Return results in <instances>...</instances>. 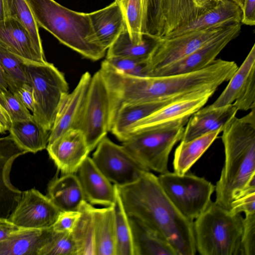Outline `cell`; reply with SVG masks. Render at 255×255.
Wrapping results in <instances>:
<instances>
[{
    "label": "cell",
    "instance_id": "cell-1",
    "mask_svg": "<svg viewBox=\"0 0 255 255\" xmlns=\"http://www.w3.org/2000/svg\"><path fill=\"white\" fill-rule=\"evenodd\" d=\"M238 68L234 61L216 59L202 69L167 76H131L117 72L105 64L101 65L100 71L109 88L115 115L124 104L213 95L221 85L229 81Z\"/></svg>",
    "mask_w": 255,
    "mask_h": 255
},
{
    "label": "cell",
    "instance_id": "cell-2",
    "mask_svg": "<svg viewBox=\"0 0 255 255\" xmlns=\"http://www.w3.org/2000/svg\"><path fill=\"white\" fill-rule=\"evenodd\" d=\"M116 187L128 217L160 234L177 255H195L193 221L185 217L173 205L159 184L157 176L146 171L135 182Z\"/></svg>",
    "mask_w": 255,
    "mask_h": 255
},
{
    "label": "cell",
    "instance_id": "cell-3",
    "mask_svg": "<svg viewBox=\"0 0 255 255\" xmlns=\"http://www.w3.org/2000/svg\"><path fill=\"white\" fill-rule=\"evenodd\" d=\"M222 132L225 160L215 186V203L230 211L236 198L255 187V108L243 117L233 118Z\"/></svg>",
    "mask_w": 255,
    "mask_h": 255
},
{
    "label": "cell",
    "instance_id": "cell-4",
    "mask_svg": "<svg viewBox=\"0 0 255 255\" xmlns=\"http://www.w3.org/2000/svg\"><path fill=\"white\" fill-rule=\"evenodd\" d=\"M38 26L60 42L93 61L103 58L106 50L98 42L89 13L69 9L54 0H26Z\"/></svg>",
    "mask_w": 255,
    "mask_h": 255
},
{
    "label": "cell",
    "instance_id": "cell-5",
    "mask_svg": "<svg viewBox=\"0 0 255 255\" xmlns=\"http://www.w3.org/2000/svg\"><path fill=\"white\" fill-rule=\"evenodd\" d=\"M244 218L211 202L193 222L197 251L202 255H244Z\"/></svg>",
    "mask_w": 255,
    "mask_h": 255
},
{
    "label": "cell",
    "instance_id": "cell-6",
    "mask_svg": "<svg viewBox=\"0 0 255 255\" xmlns=\"http://www.w3.org/2000/svg\"><path fill=\"white\" fill-rule=\"evenodd\" d=\"M190 117H185L131 132L122 145L141 165L160 174L168 172L169 154L181 140Z\"/></svg>",
    "mask_w": 255,
    "mask_h": 255
},
{
    "label": "cell",
    "instance_id": "cell-7",
    "mask_svg": "<svg viewBox=\"0 0 255 255\" xmlns=\"http://www.w3.org/2000/svg\"><path fill=\"white\" fill-rule=\"evenodd\" d=\"M24 63L26 83L33 91V119L50 131L59 107L68 94V84L64 74L52 63Z\"/></svg>",
    "mask_w": 255,
    "mask_h": 255
},
{
    "label": "cell",
    "instance_id": "cell-8",
    "mask_svg": "<svg viewBox=\"0 0 255 255\" xmlns=\"http://www.w3.org/2000/svg\"><path fill=\"white\" fill-rule=\"evenodd\" d=\"M113 115L111 96L100 70L91 77L86 99L75 128L83 133L90 152L111 130Z\"/></svg>",
    "mask_w": 255,
    "mask_h": 255
},
{
    "label": "cell",
    "instance_id": "cell-9",
    "mask_svg": "<svg viewBox=\"0 0 255 255\" xmlns=\"http://www.w3.org/2000/svg\"><path fill=\"white\" fill-rule=\"evenodd\" d=\"M161 188L173 205L187 218H198L212 202L215 186L204 178L169 171L157 176Z\"/></svg>",
    "mask_w": 255,
    "mask_h": 255
},
{
    "label": "cell",
    "instance_id": "cell-10",
    "mask_svg": "<svg viewBox=\"0 0 255 255\" xmlns=\"http://www.w3.org/2000/svg\"><path fill=\"white\" fill-rule=\"evenodd\" d=\"M227 26L193 31L170 37L154 36L155 44L146 61V77L192 53L220 35Z\"/></svg>",
    "mask_w": 255,
    "mask_h": 255
},
{
    "label": "cell",
    "instance_id": "cell-11",
    "mask_svg": "<svg viewBox=\"0 0 255 255\" xmlns=\"http://www.w3.org/2000/svg\"><path fill=\"white\" fill-rule=\"evenodd\" d=\"M92 160L99 171L117 186L132 184L149 170L138 163L122 145L105 136L98 143Z\"/></svg>",
    "mask_w": 255,
    "mask_h": 255
},
{
    "label": "cell",
    "instance_id": "cell-12",
    "mask_svg": "<svg viewBox=\"0 0 255 255\" xmlns=\"http://www.w3.org/2000/svg\"><path fill=\"white\" fill-rule=\"evenodd\" d=\"M60 212L47 195L32 188L22 192L8 219L20 228L45 229L52 227Z\"/></svg>",
    "mask_w": 255,
    "mask_h": 255
},
{
    "label": "cell",
    "instance_id": "cell-13",
    "mask_svg": "<svg viewBox=\"0 0 255 255\" xmlns=\"http://www.w3.org/2000/svg\"><path fill=\"white\" fill-rule=\"evenodd\" d=\"M242 24L228 25L218 36L189 55L154 71L150 77L190 73L202 69L213 62L223 49L241 32Z\"/></svg>",
    "mask_w": 255,
    "mask_h": 255
},
{
    "label": "cell",
    "instance_id": "cell-14",
    "mask_svg": "<svg viewBox=\"0 0 255 255\" xmlns=\"http://www.w3.org/2000/svg\"><path fill=\"white\" fill-rule=\"evenodd\" d=\"M218 98L209 105L216 108L234 104L239 110L255 108V44Z\"/></svg>",
    "mask_w": 255,
    "mask_h": 255
},
{
    "label": "cell",
    "instance_id": "cell-15",
    "mask_svg": "<svg viewBox=\"0 0 255 255\" xmlns=\"http://www.w3.org/2000/svg\"><path fill=\"white\" fill-rule=\"evenodd\" d=\"M50 158L63 174H76L90 152L81 130L71 128L48 144Z\"/></svg>",
    "mask_w": 255,
    "mask_h": 255
},
{
    "label": "cell",
    "instance_id": "cell-16",
    "mask_svg": "<svg viewBox=\"0 0 255 255\" xmlns=\"http://www.w3.org/2000/svg\"><path fill=\"white\" fill-rule=\"evenodd\" d=\"M27 152L9 134L0 137V217L8 218L22 192L13 186L10 172L14 161Z\"/></svg>",
    "mask_w": 255,
    "mask_h": 255
},
{
    "label": "cell",
    "instance_id": "cell-17",
    "mask_svg": "<svg viewBox=\"0 0 255 255\" xmlns=\"http://www.w3.org/2000/svg\"><path fill=\"white\" fill-rule=\"evenodd\" d=\"M0 47L16 56L23 62H47L45 55L37 50L26 29L11 17L0 21Z\"/></svg>",
    "mask_w": 255,
    "mask_h": 255
},
{
    "label": "cell",
    "instance_id": "cell-18",
    "mask_svg": "<svg viewBox=\"0 0 255 255\" xmlns=\"http://www.w3.org/2000/svg\"><path fill=\"white\" fill-rule=\"evenodd\" d=\"M241 8L232 0H217L197 18L164 37H173L193 31L241 22Z\"/></svg>",
    "mask_w": 255,
    "mask_h": 255
},
{
    "label": "cell",
    "instance_id": "cell-19",
    "mask_svg": "<svg viewBox=\"0 0 255 255\" xmlns=\"http://www.w3.org/2000/svg\"><path fill=\"white\" fill-rule=\"evenodd\" d=\"M77 177L85 200L91 205L105 207L113 205L116 199V186L99 171L88 156L80 166Z\"/></svg>",
    "mask_w": 255,
    "mask_h": 255
},
{
    "label": "cell",
    "instance_id": "cell-20",
    "mask_svg": "<svg viewBox=\"0 0 255 255\" xmlns=\"http://www.w3.org/2000/svg\"><path fill=\"white\" fill-rule=\"evenodd\" d=\"M88 72L81 77L78 84L63 100L50 130L48 143L71 128H75L86 99L91 79Z\"/></svg>",
    "mask_w": 255,
    "mask_h": 255
},
{
    "label": "cell",
    "instance_id": "cell-21",
    "mask_svg": "<svg viewBox=\"0 0 255 255\" xmlns=\"http://www.w3.org/2000/svg\"><path fill=\"white\" fill-rule=\"evenodd\" d=\"M238 111L234 104L216 108L202 107L189 118L181 141L187 142L217 130L222 131Z\"/></svg>",
    "mask_w": 255,
    "mask_h": 255
},
{
    "label": "cell",
    "instance_id": "cell-22",
    "mask_svg": "<svg viewBox=\"0 0 255 255\" xmlns=\"http://www.w3.org/2000/svg\"><path fill=\"white\" fill-rule=\"evenodd\" d=\"M215 2L212 0H163V27L161 37L193 21Z\"/></svg>",
    "mask_w": 255,
    "mask_h": 255
},
{
    "label": "cell",
    "instance_id": "cell-23",
    "mask_svg": "<svg viewBox=\"0 0 255 255\" xmlns=\"http://www.w3.org/2000/svg\"><path fill=\"white\" fill-rule=\"evenodd\" d=\"M185 99L123 104L116 113L110 131L122 142L127 138L134 124L170 104Z\"/></svg>",
    "mask_w": 255,
    "mask_h": 255
},
{
    "label": "cell",
    "instance_id": "cell-24",
    "mask_svg": "<svg viewBox=\"0 0 255 255\" xmlns=\"http://www.w3.org/2000/svg\"><path fill=\"white\" fill-rule=\"evenodd\" d=\"M89 15L98 42L107 50L126 26L120 5L115 1Z\"/></svg>",
    "mask_w": 255,
    "mask_h": 255
},
{
    "label": "cell",
    "instance_id": "cell-25",
    "mask_svg": "<svg viewBox=\"0 0 255 255\" xmlns=\"http://www.w3.org/2000/svg\"><path fill=\"white\" fill-rule=\"evenodd\" d=\"M212 96L207 95L199 98L180 100L170 104L134 124L129 130L128 136L131 132L138 130L177 119L191 117L203 107Z\"/></svg>",
    "mask_w": 255,
    "mask_h": 255
},
{
    "label": "cell",
    "instance_id": "cell-26",
    "mask_svg": "<svg viewBox=\"0 0 255 255\" xmlns=\"http://www.w3.org/2000/svg\"><path fill=\"white\" fill-rule=\"evenodd\" d=\"M52 232V227L22 228L0 242V255H37Z\"/></svg>",
    "mask_w": 255,
    "mask_h": 255
},
{
    "label": "cell",
    "instance_id": "cell-27",
    "mask_svg": "<svg viewBox=\"0 0 255 255\" xmlns=\"http://www.w3.org/2000/svg\"><path fill=\"white\" fill-rule=\"evenodd\" d=\"M47 196L60 211H79L85 200L76 174L53 178L48 185Z\"/></svg>",
    "mask_w": 255,
    "mask_h": 255
},
{
    "label": "cell",
    "instance_id": "cell-28",
    "mask_svg": "<svg viewBox=\"0 0 255 255\" xmlns=\"http://www.w3.org/2000/svg\"><path fill=\"white\" fill-rule=\"evenodd\" d=\"M133 255H177L171 245L158 232L141 221L128 217Z\"/></svg>",
    "mask_w": 255,
    "mask_h": 255
},
{
    "label": "cell",
    "instance_id": "cell-29",
    "mask_svg": "<svg viewBox=\"0 0 255 255\" xmlns=\"http://www.w3.org/2000/svg\"><path fill=\"white\" fill-rule=\"evenodd\" d=\"M95 255H116V229L113 205L93 206Z\"/></svg>",
    "mask_w": 255,
    "mask_h": 255
},
{
    "label": "cell",
    "instance_id": "cell-30",
    "mask_svg": "<svg viewBox=\"0 0 255 255\" xmlns=\"http://www.w3.org/2000/svg\"><path fill=\"white\" fill-rule=\"evenodd\" d=\"M221 132L217 130L187 142L181 141L174 154V172L179 175L188 172Z\"/></svg>",
    "mask_w": 255,
    "mask_h": 255
},
{
    "label": "cell",
    "instance_id": "cell-31",
    "mask_svg": "<svg viewBox=\"0 0 255 255\" xmlns=\"http://www.w3.org/2000/svg\"><path fill=\"white\" fill-rule=\"evenodd\" d=\"M9 132L18 146L27 153H33L46 149L50 134L33 119L12 122Z\"/></svg>",
    "mask_w": 255,
    "mask_h": 255
},
{
    "label": "cell",
    "instance_id": "cell-32",
    "mask_svg": "<svg viewBox=\"0 0 255 255\" xmlns=\"http://www.w3.org/2000/svg\"><path fill=\"white\" fill-rule=\"evenodd\" d=\"M120 5L131 41L140 43L146 32L149 0H115Z\"/></svg>",
    "mask_w": 255,
    "mask_h": 255
},
{
    "label": "cell",
    "instance_id": "cell-33",
    "mask_svg": "<svg viewBox=\"0 0 255 255\" xmlns=\"http://www.w3.org/2000/svg\"><path fill=\"white\" fill-rule=\"evenodd\" d=\"M142 36L140 43L132 42L126 26L107 49L106 57H124L146 60L154 46L155 39L154 36L147 33H143Z\"/></svg>",
    "mask_w": 255,
    "mask_h": 255
},
{
    "label": "cell",
    "instance_id": "cell-34",
    "mask_svg": "<svg viewBox=\"0 0 255 255\" xmlns=\"http://www.w3.org/2000/svg\"><path fill=\"white\" fill-rule=\"evenodd\" d=\"M93 208L92 205L84 200L79 209L81 215L71 232L77 255H95Z\"/></svg>",
    "mask_w": 255,
    "mask_h": 255
},
{
    "label": "cell",
    "instance_id": "cell-35",
    "mask_svg": "<svg viewBox=\"0 0 255 255\" xmlns=\"http://www.w3.org/2000/svg\"><path fill=\"white\" fill-rule=\"evenodd\" d=\"M7 17L20 23L29 34L35 47L44 55L38 26L26 0H4Z\"/></svg>",
    "mask_w": 255,
    "mask_h": 255
},
{
    "label": "cell",
    "instance_id": "cell-36",
    "mask_svg": "<svg viewBox=\"0 0 255 255\" xmlns=\"http://www.w3.org/2000/svg\"><path fill=\"white\" fill-rule=\"evenodd\" d=\"M116 186L113 204L116 229V255H133V248L128 216L123 207Z\"/></svg>",
    "mask_w": 255,
    "mask_h": 255
},
{
    "label": "cell",
    "instance_id": "cell-37",
    "mask_svg": "<svg viewBox=\"0 0 255 255\" xmlns=\"http://www.w3.org/2000/svg\"><path fill=\"white\" fill-rule=\"evenodd\" d=\"M0 64L5 73L8 89L14 94L26 83L24 63L16 56L0 47Z\"/></svg>",
    "mask_w": 255,
    "mask_h": 255
},
{
    "label": "cell",
    "instance_id": "cell-38",
    "mask_svg": "<svg viewBox=\"0 0 255 255\" xmlns=\"http://www.w3.org/2000/svg\"><path fill=\"white\" fill-rule=\"evenodd\" d=\"M37 255H77V249L71 233L53 232Z\"/></svg>",
    "mask_w": 255,
    "mask_h": 255
},
{
    "label": "cell",
    "instance_id": "cell-39",
    "mask_svg": "<svg viewBox=\"0 0 255 255\" xmlns=\"http://www.w3.org/2000/svg\"><path fill=\"white\" fill-rule=\"evenodd\" d=\"M146 61L124 57H106L103 62L117 72L125 75L146 77Z\"/></svg>",
    "mask_w": 255,
    "mask_h": 255
},
{
    "label": "cell",
    "instance_id": "cell-40",
    "mask_svg": "<svg viewBox=\"0 0 255 255\" xmlns=\"http://www.w3.org/2000/svg\"><path fill=\"white\" fill-rule=\"evenodd\" d=\"M0 93L12 122H22L33 119L32 114L15 95L8 90Z\"/></svg>",
    "mask_w": 255,
    "mask_h": 255
},
{
    "label": "cell",
    "instance_id": "cell-41",
    "mask_svg": "<svg viewBox=\"0 0 255 255\" xmlns=\"http://www.w3.org/2000/svg\"><path fill=\"white\" fill-rule=\"evenodd\" d=\"M163 0H149L146 32L161 37L163 27Z\"/></svg>",
    "mask_w": 255,
    "mask_h": 255
},
{
    "label": "cell",
    "instance_id": "cell-42",
    "mask_svg": "<svg viewBox=\"0 0 255 255\" xmlns=\"http://www.w3.org/2000/svg\"><path fill=\"white\" fill-rule=\"evenodd\" d=\"M245 215L242 237L244 255H255V213Z\"/></svg>",
    "mask_w": 255,
    "mask_h": 255
},
{
    "label": "cell",
    "instance_id": "cell-43",
    "mask_svg": "<svg viewBox=\"0 0 255 255\" xmlns=\"http://www.w3.org/2000/svg\"><path fill=\"white\" fill-rule=\"evenodd\" d=\"M230 211L233 213H255V188L248 189L232 203Z\"/></svg>",
    "mask_w": 255,
    "mask_h": 255
},
{
    "label": "cell",
    "instance_id": "cell-44",
    "mask_svg": "<svg viewBox=\"0 0 255 255\" xmlns=\"http://www.w3.org/2000/svg\"><path fill=\"white\" fill-rule=\"evenodd\" d=\"M79 211H61L52 226V229L56 232L71 233L79 219Z\"/></svg>",
    "mask_w": 255,
    "mask_h": 255
},
{
    "label": "cell",
    "instance_id": "cell-45",
    "mask_svg": "<svg viewBox=\"0 0 255 255\" xmlns=\"http://www.w3.org/2000/svg\"><path fill=\"white\" fill-rule=\"evenodd\" d=\"M24 106L32 113L34 110V98L32 87L27 83H24L14 93Z\"/></svg>",
    "mask_w": 255,
    "mask_h": 255
},
{
    "label": "cell",
    "instance_id": "cell-46",
    "mask_svg": "<svg viewBox=\"0 0 255 255\" xmlns=\"http://www.w3.org/2000/svg\"><path fill=\"white\" fill-rule=\"evenodd\" d=\"M241 24L249 26L255 25V0H244L241 8Z\"/></svg>",
    "mask_w": 255,
    "mask_h": 255
},
{
    "label": "cell",
    "instance_id": "cell-47",
    "mask_svg": "<svg viewBox=\"0 0 255 255\" xmlns=\"http://www.w3.org/2000/svg\"><path fill=\"white\" fill-rule=\"evenodd\" d=\"M11 117L5 107L0 92V134L9 131L12 125Z\"/></svg>",
    "mask_w": 255,
    "mask_h": 255
},
{
    "label": "cell",
    "instance_id": "cell-48",
    "mask_svg": "<svg viewBox=\"0 0 255 255\" xmlns=\"http://www.w3.org/2000/svg\"><path fill=\"white\" fill-rule=\"evenodd\" d=\"M21 229L8 218L0 217V242Z\"/></svg>",
    "mask_w": 255,
    "mask_h": 255
},
{
    "label": "cell",
    "instance_id": "cell-49",
    "mask_svg": "<svg viewBox=\"0 0 255 255\" xmlns=\"http://www.w3.org/2000/svg\"><path fill=\"white\" fill-rule=\"evenodd\" d=\"M8 90L6 76L0 64V92H3Z\"/></svg>",
    "mask_w": 255,
    "mask_h": 255
},
{
    "label": "cell",
    "instance_id": "cell-50",
    "mask_svg": "<svg viewBox=\"0 0 255 255\" xmlns=\"http://www.w3.org/2000/svg\"><path fill=\"white\" fill-rule=\"evenodd\" d=\"M7 18L6 8L4 0H0V21Z\"/></svg>",
    "mask_w": 255,
    "mask_h": 255
},
{
    "label": "cell",
    "instance_id": "cell-51",
    "mask_svg": "<svg viewBox=\"0 0 255 255\" xmlns=\"http://www.w3.org/2000/svg\"><path fill=\"white\" fill-rule=\"evenodd\" d=\"M235 2H236L237 4H238L241 8L242 7L244 0H232Z\"/></svg>",
    "mask_w": 255,
    "mask_h": 255
},
{
    "label": "cell",
    "instance_id": "cell-52",
    "mask_svg": "<svg viewBox=\"0 0 255 255\" xmlns=\"http://www.w3.org/2000/svg\"><path fill=\"white\" fill-rule=\"evenodd\" d=\"M213 1H217V0H212Z\"/></svg>",
    "mask_w": 255,
    "mask_h": 255
}]
</instances>
